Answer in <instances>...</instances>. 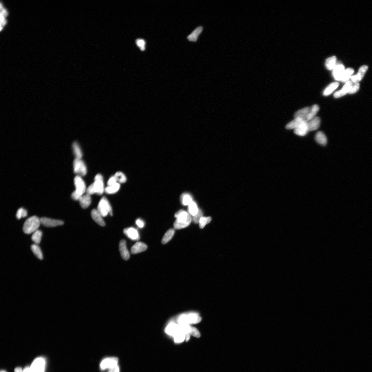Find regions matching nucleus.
I'll list each match as a JSON object with an SVG mask.
<instances>
[{
	"instance_id": "f257e3e1",
	"label": "nucleus",
	"mask_w": 372,
	"mask_h": 372,
	"mask_svg": "<svg viewBox=\"0 0 372 372\" xmlns=\"http://www.w3.org/2000/svg\"><path fill=\"white\" fill-rule=\"evenodd\" d=\"M174 216L177 218L174 223V226L176 229L185 228L189 226L192 221L191 215L183 210H180L177 212Z\"/></svg>"
},
{
	"instance_id": "f03ea898",
	"label": "nucleus",
	"mask_w": 372,
	"mask_h": 372,
	"mask_svg": "<svg viewBox=\"0 0 372 372\" xmlns=\"http://www.w3.org/2000/svg\"><path fill=\"white\" fill-rule=\"evenodd\" d=\"M41 224L40 219L34 216L27 219L24 223L23 230L26 234H30L35 232L39 228Z\"/></svg>"
},
{
	"instance_id": "7ed1b4c3",
	"label": "nucleus",
	"mask_w": 372,
	"mask_h": 372,
	"mask_svg": "<svg viewBox=\"0 0 372 372\" xmlns=\"http://www.w3.org/2000/svg\"><path fill=\"white\" fill-rule=\"evenodd\" d=\"M202 318L198 314L191 313L188 315H182L178 320V324L189 325L190 324H196L201 321Z\"/></svg>"
},
{
	"instance_id": "20e7f679",
	"label": "nucleus",
	"mask_w": 372,
	"mask_h": 372,
	"mask_svg": "<svg viewBox=\"0 0 372 372\" xmlns=\"http://www.w3.org/2000/svg\"><path fill=\"white\" fill-rule=\"evenodd\" d=\"M97 209L103 217H106L108 214L112 215L111 206L108 199L105 197H103L100 200Z\"/></svg>"
},
{
	"instance_id": "39448f33",
	"label": "nucleus",
	"mask_w": 372,
	"mask_h": 372,
	"mask_svg": "<svg viewBox=\"0 0 372 372\" xmlns=\"http://www.w3.org/2000/svg\"><path fill=\"white\" fill-rule=\"evenodd\" d=\"M74 173L79 176H84L87 173V168L84 162L81 159L75 158L73 163Z\"/></svg>"
},
{
	"instance_id": "423d86ee",
	"label": "nucleus",
	"mask_w": 372,
	"mask_h": 372,
	"mask_svg": "<svg viewBox=\"0 0 372 372\" xmlns=\"http://www.w3.org/2000/svg\"><path fill=\"white\" fill-rule=\"evenodd\" d=\"M118 358L115 357L108 358L101 361L100 367L102 370H105L106 369L110 370L118 365Z\"/></svg>"
},
{
	"instance_id": "0eeeda50",
	"label": "nucleus",
	"mask_w": 372,
	"mask_h": 372,
	"mask_svg": "<svg viewBox=\"0 0 372 372\" xmlns=\"http://www.w3.org/2000/svg\"><path fill=\"white\" fill-rule=\"evenodd\" d=\"M45 364V362L43 358H36L30 367V372H44Z\"/></svg>"
},
{
	"instance_id": "6e6552de",
	"label": "nucleus",
	"mask_w": 372,
	"mask_h": 372,
	"mask_svg": "<svg viewBox=\"0 0 372 372\" xmlns=\"http://www.w3.org/2000/svg\"><path fill=\"white\" fill-rule=\"evenodd\" d=\"M74 184L75 187V191L79 195L82 196L86 191L85 182L81 177L77 176L74 178Z\"/></svg>"
},
{
	"instance_id": "1a4fd4ad",
	"label": "nucleus",
	"mask_w": 372,
	"mask_h": 372,
	"mask_svg": "<svg viewBox=\"0 0 372 372\" xmlns=\"http://www.w3.org/2000/svg\"><path fill=\"white\" fill-rule=\"evenodd\" d=\"M41 224L47 227H54L63 225L64 222L61 220L53 219L47 218L40 219Z\"/></svg>"
},
{
	"instance_id": "9d476101",
	"label": "nucleus",
	"mask_w": 372,
	"mask_h": 372,
	"mask_svg": "<svg viewBox=\"0 0 372 372\" xmlns=\"http://www.w3.org/2000/svg\"><path fill=\"white\" fill-rule=\"evenodd\" d=\"M344 65L340 63H336L335 66L333 70V75L334 79L337 81H340L344 72L345 70Z\"/></svg>"
},
{
	"instance_id": "9b49d317",
	"label": "nucleus",
	"mask_w": 372,
	"mask_h": 372,
	"mask_svg": "<svg viewBox=\"0 0 372 372\" xmlns=\"http://www.w3.org/2000/svg\"><path fill=\"white\" fill-rule=\"evenodd\" d=\"M308 132L307 122L304 120L294 130V133L300 136L306 135Z\"/></svg>"
},
{
	"instance_id": "f8f14e48",
	"label": "nucleus",
	"mask_w": 372,
	"mask_h": 372,
	"mask_svg": "<svg viewBox=\"0 0 372 372\" xmlns=\"http://www.w3.org/2000/svg\"><path fill=\"white\" fill-rule=\"evenodd\" d=\"M119 249L121 256L123 259L126 261L128 260L130 258V255L127 250L126 242L125 240H122L120 241Z\"/></svg>"
},
{
	"instance_id": "ddd939ff",
	"label": "nucleus",
	"mask_w": 372,
	"mask_h": 372,
	"mask_svg": "<svg viewBox=\"0 0 372 372\" xmlns=\"http://www.w3.org/2000/svg\"><path fill=\"white\" fill-rule=\"evenodd\" d=\"M124 233L131 240H138L140 239V236L137 230L133 227H129L124 229Z\"/></svg>"
},
{
	"instance_id": "4468645a",
	"label": "nucleus",
	"mask_w": 372,
	"mask_h": 372,
	"mask_svg": "<svg viewBox=\"0 0 372 372\" xmlns=\"http://www.w3.org/2000/svg\"><path fill=\"white\" fill-rule=\"evenodd\" d=\"M352 85V82L350 81H347L342 89L336 92L334 94V97L336 98H339L346 95L347 93H349Z\"/></svg>"
},
{
	"instance_id": "2eb2a0df",
	"label": "nucleus",
	"mask_w": 372,
	"mask_h": 372,
	"mask_svg": "<svg viewBox=\"0 0 372 372\" xmlns=\"http://www.w3.org/2000/svg\"><path fill=\"white\" fill-rule=\"evenodd\" d=\"M181 329L179 324L174 323H171L169 324L165 329V332L171 336L173 337L179 332Z\"/></svg>"
},
{
	"instance_id": "dca6fc26",
	"label": "nucleus",
	"mask_w": 372,
	"mask_h": 372,
	"mask_svg": "<svg viewBox=\"0 0 372 372\" xmlns=\"http://www.w3.org/2000/svg\"><path fill=\"white\" fill-rule=\"evenodd\" d=\"M91 216L92 219L98 225L102 226L105 225V222L103 219V216L97 209H93L91 212Z\"/></svg>"
},
{
	"instance_id": "f3484780",
	"label": "nucleus",
	"mask_w": 372,
	"mask_h": 372,
	"mask_svg": "<svg viewBox=\"0 0 372 372\" xmlns=\"http://www.w3.org/2000/svg\"><path fill=\"white\" fill-rule=\"evenodd\" d=\"M147 249V245L141 242H137L131 248V252L132 254H137L145 251Z\"/></svg>"
},
{
	"instance_id": "a211bd4d",
	"label": "nucleus",
	"mask_w": 372,
	"mask_h": 372,
	"mask_svg": "<svg viewBox=\"0 0 372 372\" xmlns=\"http://www.w3.org/2000/svg\"><path fill=\"white\" fill-rule=\"evenodd\" d=\"M93 184L95 194L99 195L102 194L105 190L103 180H95Z\"/></svg>"
},
{
	"instance_id": "6ab92c4d",
	"label": "nucleus",
	"mask_w": 372,
	"mask_h": 372,
	"mask_svg": "<svg viewBox=\"0 0 372 372\" xmlns=\"http://www.w3.org/2000/svg\"><path fill=\"white\" fill-rule=\"evenodd\" d=\"M310 110H311V108L305 107L298 110L295 113V118H300L306 121L307 118L308 116Z\"/></svg>"
},
{
	"instance_id": "aec40b11",
	"label": "nucleus",
	"mask_w": 372,
	"mask_h": 372,
	"mask_svg": "<svg viewBox=\"0 0 372 372\" xmlns=\"http://www.w3.org/2000/svg\"><path fill=\"white\" fill-rule=\"evenodd\" d=\"M320 119L319 117H315L314 118L307 122L309 132L318 129L320 126Z\"/></svg>"
},
{
	"instance_id": "412c9836",
	"label": "nucleus",
	"mask_w": 372,
	"mask_h": 372,
	"mask_svg": "<svg viewBox=\"0 0 372 372\" xmlns=\"http://www.w3.org/2000/svg\"><path fill=\"white\" fill-rule=\"evenodd\" d=\"M80 204L83 209H86L90 205L91 202L90 195L88 194L82 195L79 200Z\"/></svg>"
},
{
	"instance_id": "4be33fe9",
	"label": "nucleus",
	"mask_w": 372,
	"mask_h": 372,
	"mask_svg": "<svg viewBox=\"0 0 372 372\" xmlns=\"http://www.w3.org/2000/svg\"><path fill=\"white\" fill-rule=\"evenodd\" d=\"M72 149L75 158L81 159L83 153L80 147L77 142H74L72 144Z\"/></svg>"
},
{
	"instance_id": "5701e85b",
	"label": "nucleus",
	"mask_w": 372,
	"mask_h": 372,
	"mask_svg": "<svg viewBox=\"0 0 372 372\" xmlns=\"http://www.w3.org/2000/svg\"><path fill=\"white\" fill-rule=\"evenodd\" d=\"M203 30V27L202 26H199L194 29L193 32L189 35L187 38L190 41H196L198 39V36L201 33Z\"/></svg>"
},
{
	"instance_id": "b1692460",
	"label": "nucleus",
	"mask_w": 372,
	"mask_h": 372,
	"mask_svg": "<svg viewBox=\"0 0 372 372\" xmlns=\"http://www.w3.org/2000/svg\"><path fill=\"white\" fill-rule=\"evenodd\" d=\"M339 85V84L338 82H334L329 85L324 90L323 94L324 96H328L332 93L338 88Z\"/></svg>"
},
{
	"instance_id": "393cba45",
	"label": "nucleus",
	"mask_w": 372,
	"mask_h": 372,
	"mask_svg": "<svg viewBox=\"0 0 372 372\" xmlns=\"http://www.w3.org/2000/svg\"><path fill=\"white\" fill-rule=\"evenodd\" d=\"M317 142L322 146H325L327 143V139L325 134L322 132L317 133L315 136Z\"/></svg>"
},
{
	"instance_id": "a878e982",
	"label": "nucleus",
	"mask_w": 372,
	"mask_h": 372,
	"mask_svg": "<svg viewBox=\"0 0 372 372\" xmlns=\"http://www.w3.org/2000/svg\"><path fill=\"white\" fill-rule=\"evenodd\" d=\"M175 233V230L173 229H170L168 230L165 233L162 240V243L163 244H167L173 237Z\"/></svg>"
},
{
	"instance_id": "bb28decb",
	"label": "nucleus",
	"mask_w": 372,
	"mask_h": 372,
	"mask_svg": "<svg viewBox=\"0 0 372 372\" xmlns=\"http://www.w3.org/2000/svg\"><path fill=\"white\" fill-rule=\"evenodd\" d=\"M336 64V57L333 56L327 58L326 61L325 65L327 70H333Z\"/></svg>"
},
{
	"instance_id": "cd10ccee",
	"label": "nucleus",
	"mask_w": 372,
	"mask_h": 372,
	"mask_svg": "<svg viewBox=\"0 0 372 372\" xmlns=\"http://www.w3.org/2000/svg\"><path fill=\"white\" fill-rule=\"evenodd\" d=\"M303 120L300 118H295V119L290 122L288 123L285 126V128L287 129H295L296 128Z\"/></svg>"
},
{
	"instance_id": "c85d7f7f",
	"label": "nucleus",
	"mask_w": 372,
	"mask_h": 372,
	"mask_svg": "<svg viewBox=\"0 0 372 372\" xmlns=\"http://www.w3.org/2000/svg\"><path fill=\"white\" fill-rule=\"evenodd\" d=\"M120 187L118 183L111 186H107L105 189V191L107 194H113L118 192Z\"/></svg>"
},
{
	"instance_id": "c756f323",
	"label": "nucleus",
	"mask_w": 372,
	"mask_h": 372,
	"mask_svg": "<svg viewBox=\"0 0 372 372\" xmlns=\"http://www.w3.org/2000/svg\"><path fill=\"white\" fill-rule=\"evenodd\" d=\"M319 110V107L318 105H315L312 106L311 108V110L307 118L306 121L308 122L314 118Z\"/></svg>"
},
{
	"instance_id": "7c9ffc66",
	"label": "nucleus",
	"mask_w": 372,
	"mask_h": 372,
	"mask_svg": "<svg viewBox=\"0 0 372 372\" xmlns=\"http://www.w3.org/2000/svg\"><path fill=\"white\" fill-rule=\"evenodd\" d=\"M31 249L34 255L39 259L40 260H42L43 259V256L42 251L38 245L36 244L32 245L31 246Z\"/></svg>"
},
{
	"instance_id": "2f4dec72",
	"label": "nucleus",
	"mask_w": 372,
	"mask_h": 372,
	"mask_svg": "<svg viewBox=\"0 0 372 372\" xmlns=\"http://www.w3.org/2000/svg\"><path fill=\"white\" fill-rule=\"evenodd\" d=\"M188 209L189 213L193 216L197 214L199 210L197 204L194 201L188 205Z\"/></svg>"
},
{
	"instance_id": "473e14b6",
	"label": "nucleus",
	"mask_w": 372,
	"mask_h": 372,
	"mask_svg": "<svg viewBox=\"0 0 372 372\" xmlns=\"http://www.w3.org/2000/svg\"><path fill=\"white\" fill-rule=\"evenodd\" d=\"M354 70L352 68H348L346 69L344 72L340 81L343 82L347 81L351 78V75L354 73Z\"/></svg>"
},
{
	"instance_id": "72a5a7b5",
	"label": "nucleus",
	"mask_w": 372,
	"mask_h": 372,
	"mask_svg": "<svg viewBox=\"0 0 372 372\" xmlns=\"http://www.w3.org/2000/svg\"><path fill=\"white\" fill-rule=\"evenodd\" d=\"M42 236V232L40 230H37L33 233L32 236V239L36 244L38 245L40 242Z\"/></svg>"
},
{
	"instance_id": "f704fd0d",
	"label": "nucleus",
	"mask_w": 372,
	"mask_h": 372,
	"mask_svg": "<svg viewBox=\"0 0 372 372\" xmlns=\"http://www.w3.org/2000/svg\"><path fill=\"white\" fill-rule=\"evenodd\" d=\"M181 202L183 205H189L193 201L191 196L188 194H184L181 196Z\"/></svg>"
},
{
	"instance_id": "c9c22d12",
	"label": "nucleus",
	"mask_w": 372,
	"mask_h": 372,
	"mask_svg": "<svg viewBox=\"0 0 372 372\" xmlns=\"http://www.w3.org/2000/svg\"><path fill=\"white\" fill-rule=\"evenodd\" d=\"M186 334L182 330L178 332L174 336V342L176 343H180L183 342L185 339Z\"/></svg>"
},
{
	"instance_id": "e433bc0d",
	"label": "nucleus",
	"mask_w": 372,
	"mask_h": 372,
	"mask_svg": "<svg viewBox=\"0 0 372 372\" xmlns=\"http://www.w3.org/2000/svg\"><path fill=\"white\" fill-rule=\"evenodd\" d=\"M114 176L117 182L119 183H123L127 181V179L126 175L122 172H117Z\"/></svg>"
},
{
	"instance_id": "4c0bfd02",
	"label": "nucleus",
	"mask_w": 372,
	"mask_h": 372,
	"mask_svg": "<svg viewBox=\"0 0 372 372\" xmlns=\"http://www.w3.org/2000/svg\"><path fill=\"white\" fill-rule=\"evenodd\" d=\"M368 69V66L367 65H364L361 66L358 70L357 74L358 80L359 81L362 80L366 74Z\"/></svg>"
},
{
	"instance_id": "58836bf2",
	"label": "nucleus",
	"mask_w": 372,
	"mask_h": 372,
	"mask_svg": "<svg viewBox=\"0 0 372 372\" xmlns=\"http://www.w3.org/2000/svg\"><path fill=\"white\" fill-rule=\"evenodd\" d=\"M211 220L212 218L211 217H202L200 220L199 222L200 228L202 229L204 228L207 224L211 222Z\"/></svg>"
},
{
	"instance_id": "ea45409f",
	"label": "nucleus",
	"mask_w": 372,
	"mask_h": 372,
	"mask_svg": "<svg viewBox=\"0 0 372 372\" xmlns=\"http://www.w3.org/2000/svg\"><path fill=\"white\" fill-rule=\"evenodd\" d=\"M27 215V211L23 208L19 209L17 211L16 216L17 219H20L22 218H25Z\"/></svg>"
},
{
	"instance_id": "a19ab883",
	"label": "nucleus",
	"mask_w": 372,
	"mask_h": 372,
	"mask_svg": "<svg viewBox=\"0 0 372 372\" xmlns=\"http://www.w3.org/2000/svg\"><path fill=\"white\" fill-rule=\"evenodd\" d=\"M136 44L138 47L140 48L141 50L143 51L145 49L146 41L142 39H138L136 40Z\"/></svg>"
},
{
	"instance_id": "79ce46f5",
	"label": "nucleus",
	"mask_w": 372,
	"mask_h": 372,
	"mask_svg": "<svg viewBox=\"0 0 372 372\" xmlns=\"http://www.w3.org/2000/svg\"><path fill=\"white\" fill-rule=\"evenodd\" d=\"M203 215L202 212L201 210L199 209L197 214L193 217L192 221L195 223H199L200 220L203 217Z\"/></svg>"
},
{
	"instance_id": "37998d69",
	"label": "nucleus",
	"mask_w": 372,
	"mask_h": 372,
	"mask_svg": "<svg viewBox=\"0 0 372 372\" xmlns=\"http://www.w3.org/2000/svg\"><path fill=\"white\" fill-rule=\"evenodd\" d=\"M360 88V85L359 83L355 84L353 85H352L351 87L350 91L349 92L350 94H354V93L357 92Z\"/></svg>"
},
{
	"instance_id": "c03bdc74",
	"label": "nucleus",
	"mask_w": 372,
	"mask_h": 372,
	"mask_svg": "<svg viewBox=\"0 0 372 372\" xmlns=\"http://www.w3.org/2000/svg\"><path fill=\"white\" fill-rule=\"evenodd\" d=\"M189 333L190 335L197 338H199L201 336L198 330L194 327H191V331Z\"/></svg>"
},
{
	"instance_id": "a18cd8bd",
	"label": "nucleus",
	"mask_w": 372,
	"mask_h": 372,
	"mask_svg": "<svg viewBox=\"0 0 372 372\" xmlns=\"http://www.w3.org/2000/svg\"><path fill=\"white\" fill-rule=\"evenodd\" d=\"M86 192H87V194L90 195L94 194H95L94 189V185L92 184L90 185L89 187L86 189Z\"/></svg>"
},
{
	"instance_id": "49530a36",
	"label": "nucleus",
	"mask_w": 372,
	"mask_h": 372,
	"mask_svg": "<svg viewBox=\"0 0 372 372\" xmlns=\"http://www.w3.org/2000/svg\"><path fill=\"white\" fill-rule=\"evenodd\" d=\"M117 183L118 182H117L114 176H113L110 177L109 179V180H108L107 182L108 186H111L114 184Z\"/></svg>"
},
{
	"instance_id": "de8ad7c7",
	"label": "nucleus",
	"mask_w": 372,
	"mask_h": 372,
	"mask_svg": "<svg viewBox=\"0 0 372 372\" xmlns=\"http://www.w3.org/2000/svg\"><path fill=\"white\" fill-rule=\"evenodd\" d=\"M82 196L79 195L75 191L72 193L71 194L72 198L75 201H79V200L80 199Z\"/></svg>"
},
{
	"instance_id": "09e8293b",
	"label": "nucleus",
	"mask_w": 372,
	"mask_h": 372,
	"mask_svg": "<svg viewBox=\"0 0 372 372\" xmlns=\"http://www.w3.org/2000/svg\"><path fill=\"white\" fill-rule=\"evenodd\" d=\"M136 225L140 228H142L144 226V223L142 220L140 219H138L136 220Z\"/></svg>"
},
{
	"instance_id": "8fccbe9b",
	"label": "nucleus",
	"mask_w": 372,
	"mask_h": 372,
	"mask_svg": "<svg viewBox=\"0 0 372 372\" xmlns=\"http://www.w3.org/2000/svg\"><path fill=\"white\" fill-rule=\"evenodd\" d=\"M4 16V15L3 14V13L1 12V30L2 29V26L4 25L6 22V20L5 19Z\"/></svg>"
},
{
	"instance_id": "3c124183",
	"label": "nucleus",
	"mask_w": 372,
	"mask_h": 372,
	"mask_svg": "<svg viewBox=\"0 0 372 372\" xmlns=\"http://www.w3.org/2000/svg\"><path fill=\"white\" fill-rule=\"evenodd\" d=\"M350 78L351 81L355 84L358 83L359 82L357 75L352 76Z\"/></svg>"
},
{
	"instance_id": "603ef678",
	"label": "nucleus",
	"mask_w": 372,
	"mask_h": 372,
	"mask_svg": "<svg viewBox=\"0 0 372 372\" xmlns=\"http://www.w3.org/2000/svg\"><path fill=\"white\" fill-rule=\"evenodd\" d=\"M103 180L102 176L100 174L96 175L95 178V180Z\"/></svg>"
},
{
	"instance_id": "864d4df0",
	"label": "nucleus",
	"mask_w": 372,
	"mask_h": 372,
	"mask_svg": "<svg viewBox=\"0 0 372 372\" xmlns=\"http://www.w3.org/2000/svg\"><path fill=\"white\" fill-rule=\"evenodd\" d=\"M110 370L112 372H119V368L118 365L115 368Z\"/></svg>"
},
{
	"instance_id": "5fc2aeb1",
	"label": "nucleus",
	"mask_w": 372,
	"mask_h": 372,
	"mask_svg": "<svg viewBox=\"0 0 372 372\" xmlns=\"http://www.w3.org/2000/svg\"><path fill=\"white\" fill-rule=\"evenodd\" d=\"M22 372H30V367L28 366L26 367L24 369Z\"/></svg>"
},
{
	"instance_id": "6e6d98bb",
	"label": "nucleus",
	"mask_w": 372,
	"mask_h": 372,
	"mask_svg": "<svg viewBox=\"0 0 372 372\" xmlns=\"http://www.w3.org/2000/svg\"><path fill=\"white\" fill-rule=\"evenodd\" d=\"M190 334L189 333L186 334L185 335V340L186 342H188L189 339H190Z\"/></svg>"
},
{
	"instance_id": "4d7b16f0",
	"label": "nucleus",
	"mask_w": 372,
	"mask_h": 372,
	"mask_svg": "<svg viewBox=\"0 0 372 372\" xmlns=\"http://www.w3.org/2000/svg\"><path fill=\"white\" fill-rule=\"evenodd\" d=\"M23 370L22 368L17 367L15 369V372H22Z\"/></svg>"
},
{
	"instance_id": "13d9d810",
	"label": "nucleus",
	"mask_w": 372,
	"mask_h": 372,
	"mask_svg": "<svg viewBox=\"0 0 372 372\" xmlns=\"http://www.w3.org/2000/svg\"><path fill=\"white\" fill-rule=\"evenodd\" d=\"M1 372H6L5 370H2L1 371Z\"/></svg>"
},
{
	"instance_id": "bf43d9fd",
	"label": "nucleus",
	"mask_w": 372,
	"mask_h": 372,
	"mask_svg": "<svg viewBox=\"0 0 372 372\" xmlns=\"http://www.w3.org/2000/svg\"><path fill=\"white\" fill-rule=\"evenodd\" d=\"M108 372H112L111 371H109Z\"/></svg>"
}]
</instances>
